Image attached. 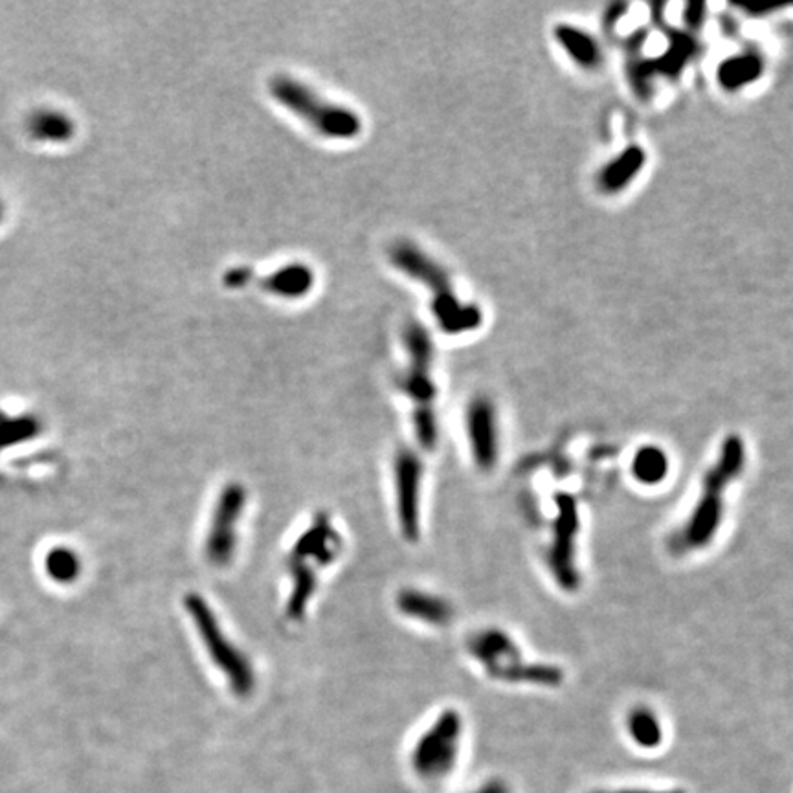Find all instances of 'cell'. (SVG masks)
<instances>
[{"instance_id":"6da1fadb","label":"cell","mask_w":793,"mask_h":793,"mask_svg":"<svg viewBox=\"0 0 793 793\" xmlns=\"http://www.w3.org/2000/svg\"><path fill=\"white\" fill-rule=\"evenodd\" d=\"M745 469L743 439L736 434L722 441L716 459L707 466L696 501L685 522L671 538V547L678 554L696 553L709 547L716 538L727 507V492Z\"/></svg>"},{"instance_id":"7a4b0ae2","label":"cell","mask_w":793,"mask_h":793,"mask_svg":"<svg viewBox=\"0 0 793 793\" xmlns=\"http://www.w3.org/2000/svg\"><path fill=\"white\" fill-rule=\"evenodd\" d=\"M390 259L401 272L432 289V311L445 333H466L476 329L482 323V311L476 305L461 303L457 300L445 268L417 245L410 241L395 243L390 250Z\"/></svg>"},{"instance_id":"3957f363","label":"cell","mask_w":793,"mask_h":793,"mask_svg":"<svg viewBox=\"0 0 793 793\" xmlns=\"http://www.w3.org/2000/svg\"><path fill=\"white\" fill-rule=\"evenodd\" d=\"M404 346L408 351V367L399 379V388L413 402V428L423 448H434L437 443L436 417V384L432 381L434 346L430 333L419 321H410L404 329Z\"/></svg>"},{"instance_id":"277c9868","label":"cell","mask_w":793,"mask_h":793,"mask_svg":"<svg viewBox=\"0 0 793 793\" xmlns=\"http://www.w3.org/2000/svg\"><path fill=\"white\" fill-rule=\"evenodd\" d=\"M184 608L212 665L222 674L230 690L239 698L250 696L257 683L256 669L245 652L228 637L208 599L201 593H188L184 597Z\"/></svg>"},{"instance_id":"5b68a950","label":"cell","mask_w":793,"mask_h":793,"mask_svg":"<svg viewBox=\"0 0 793 793\" xmlns=\"http://www.w3.org/2000/svg\"><path fill=\"white\" fill-rule=\"evenodd\" d=\"M466 650L489 678L507 683H531L556 687L563 671L554 665L526 663L522 650L505 630L482 628L466 641Z\"/></svg>"},{"instance_id":"8992f818","label":"cell","mask_w":793,"mask_h":793,"mask_svg":"<svg viewBox=\"0 0 793 793\" xmlns=\"http://www.w3.org/2000/svg\"><path fill=\"white\" fill-rule=\"evenodd\" d=\"M268 90L279 105L300 116L325 138L351 140L362 129L356 113L320 98L311 86L291 76L272 77Z\"/></svg>"},{"instance_id":"52a82bcc","label":"cell","mask_w":793,"mask_h":793,"mask_svg":"<svg viewBox=\"0 0 793 793\" xmlns=\"http://www.w3.org/2000/svg\"><path fill=\"white\" fill-rule=\"evenodd\" d=\"M247 503L248 494L239 482H230L219 491L204 536V561L212 568H228L236 558Z\"/></svg>"},{"instance_id":"ba28073f","label":"cell","mask_w":793,"mask_h":793,"mask_svg":"<svg viewBox=\"0 0 793 793\" xmlns=\"http://www.w3.org/2000/svg\"><path fill=\"white\" fill-rule=\"evenodd\" d=\"M581 520L579 507L573 496H556V518L547 547V566L556 584L566 591H575L581 584L577 568V538Z\"/></svg>"},{"instance_id":"9c48e42d","label":"cell","mask_w":793,"mask_h":793,"mask_svg":"<svg viewBox=\"0 0 793 793\" xmlns=\"http://www.w3.org/2000/svg\"><path fill=\"white\" fill-rule=\"evenodd\" d=\"M393 489L395 510L401 535L408 542H417L421 535V494H423V461L408 448L393 455Z\"/></svg>"},{"instance_id":"30bf717a","label":"cell","mask_w":793,"mask_h":793,"mask_svg":"<svg viewBox=\"0 0 793 793\" xmlns=\"http://www.w3.org/2000/svg\"><path fill=\"white\" fill-rule=\"evenodd\" d=\"M344 551V538L328 512H316L311 524L298 535L287 561L320 572L335 564Z\"/></svg>"},{"instance_id":"8fae6325","label":"cell","mask_w":793,"mask_h":793,"mask_svg":"<svg viewBox=\"0 0 793 793\" xmlns=\"http://www.w3.org/2000/svg\"><path fill=\"white\" fill-rule=\"evenodd\" d=\"M464 425L474 464L482 473L492 471L500 459V434L494 404L487 397H476L466 408Z\"/></svg>"},{"instance_id":"7c38bea8","label":"cell","mask_w":793,"mask_h":793,"mask_svg":"<svg viewBox=\"0 0 793 793\" xmlns=\"http://www.w3.org/2000/svg\"><path fill=\"white\" fill-rule=\"evenodd\" d=\"M397 610L411 621L427 626H446L454 621V606L448 599L419 588H406L397 593Z\"/></svg>"},{"instance_id":"4fadbf2b","label":"cell","mask_w":793,"mask_h":793,"mask_svg":"<svg viewBox=\"0 0 793 793\" xmlns=\"http://www.w3.org/2000/svg\"><path fill=\"white\" fill-rule=\"evenodd\" d=\"M257 284V287L261 291H266L274 296H282V298H302L305 296L314 284V274L312 270L303 265V263H293L287 265L284 268H279L275 272H272L270 275L265 277H257L256 274L252 275L250 284Z\"/></svg>"},{"instance_id":"5bb4252c","label":"cell","mask_w":793,"mask_h":793,"mask_svg":"<svg viewBox=\"0 0 793 793\" xmlns=\"http://www.w3.org/2000/svg\"><path fill=\"white\" fill-rule=\"evenodd\" d=\"M644 151L639 146L626 148L617 158H614L599 173V188L604 194H616L635 178L644 166Z\"/></svg>"},{"instance_id":"9a60e30c","label":"cell","mask_w":793,"mask_h":793,"mask_svg":"<svg viewBox=\"0 0 793 793\" xmlns=\"http://www.w3.org/2000/svg\"><path fill=\"white\" fill-rule=\"evenodd\" d=\"M554 39L561 42L564 52L581 67L584 68H595L600 65V49L597 46L595 39L588 33L581 32L579 28L561 24L554 26Z\"/></svg>"},{"instance_id":"2e32d148","label":"cell","mask_w":793,"mask_h":793,"mask_svg":"<svg viewBox=\"0 0 793 793\" xmlns=\"http://www.w3.org/2000/svg\"><path fill=\"white\" fill-rule=\"evenodd\" d=\"M28 131L39 142L63 144L72 138L74 122L61 111L41 109L30 118Z\"/></svg>"},{"instance_id":"e0dca14e","label":"cell","mask_w":793,"mask_h":793,"mask_svg":"<svg viewBox=\"0 0 793 793\" xmlns=\"http://www.w3.org/2000/svg\"><path fill=\"white\" fill-rule=\"evenodd\" d=\"M626 731L634 743L644 750H656L663 742V725L660 716L644 706L634 707L626 715Z\"/></svg>"},{"instance_id":"ac0fdd59","label":"cell","mask_w":793,"mask_h":793,"mask_svg":"<svg viewBox=\"0 0 793 793\" xmlns=\"http://www.w3.org/2000/svg\"><path fill=\"white\" fill-rule=\"evenodd\" d=\"M632 474L644 485H656L669 474V457L658 446H643L632 461Z\"/></svg>"},{"instance_id":"d6986e66","label":"cell","mask_w":793,"mask_h":793,"mask_svg":"<svg viewBox=\"0 0 793 793\" xmlns=\"http://www.w3.org/2000/svg\"><path fill=\"white\" fill-rule=\"evenodd\" d=\"M761 70H762V63L759 58L736 56V58H729L718 68V79L725 88L736 90L738 86L753 81L761 74Z\"/></svg>"},{"instance_id":"ffe728a7","label":"cell","mask_w":793,"mask_h":793,"mask_svg":"<svg viewBox=\"0 0 793 793\" xmlns=\"http://www.w3.org/2000/svg\"><path fill=\"white\" fill-rule=\"evenodd\" d=\"M252 275H254V270L248 268V266H236V268H230V270L224 274V285H226L228 289H243V287H247V285L250 284Z\"/></svg>"},{"instance_id":"44dd1931","label":"cell","mask_w":793,"mask_h":793,"mask_svg":"<svg viewBox=\"0 0 793 793\" xmlns=\"http://www.w3.org/2000/svg\"><path fill=\"white\" fill-rule=\"evenodd\" d=\"M591 793H685L683 789L678 788H616V789H597Z\"/></svg>"},{"instance_id":"7402d4cb","label":"cell","mask_w":793,"mask_h":793,"mask_svg":"<svg viewBox=\"0 0 793 793\" xmlns=\"http://www.w3.org/2000/svg\"><path fill=\"white\" fill-rule=\"evenodd\" d=\"M3 212H5V208H3V203H0V221H3Z\"/></svg>"}]
</instances>
